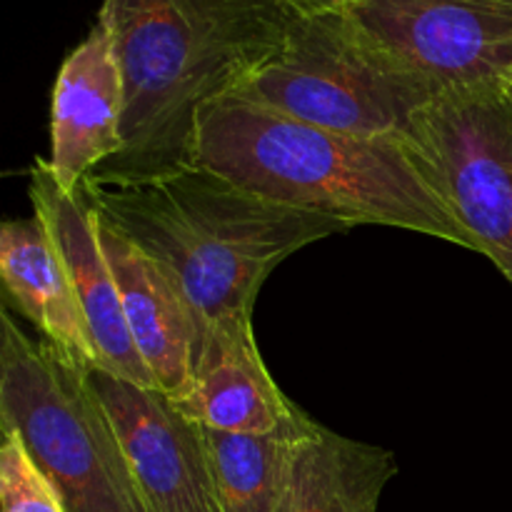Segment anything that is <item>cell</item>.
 Instances as JSON below:
<instances>
[{
    "mask_svg": "<svg viewBox=\"0 0 512 512\" xmlns=\"http://www.w3.org/2000/svg\"><path fill=\"white\" fill-rule=\"evenodd\" d=\"M125 83L123 150L88 178H150L195 163L205 105L233 95L280 48L288 0H105Z\"/></svg>",
    "mask_w": 512,
    "mask_h": 512,
    "instance_id": "cell-1",
    "label": "cell"
},
{
    "mask_svg": "<svg viewBox=\"0 0 512 512\" xmlns=\"http://www.w3.org/2000/svg\"><path fill=\"white\" fill-rule=\"evenodd\" d=\"M98 220L173 278L203 328L253 318L265 278L348 225L270 203L200 163L150 178H85Z\"/></svg>",
    "mask_w": 512,
    "mask_h": 512,
    "instance_id": "cell-2",
    "label": "cell"
},
{
    "mask_svg": "<svg viewBox=\"0 0 512 512\" xmlns=\"http://www.w3.org/2000/svg\"><path fill=\"white\" fill-rule=\"evenodd\" d=\"M195 163L270 203L348 228L385 225L473 250L400 138L338 133L248 100L220 98L198 118Z\"/></svg>",
    "mask_w": 512,
    "mask_h": 512,
    "instance_id": "cell-3",
    "label": "cell"
},
{
    "mask_svg": "<svg viewBox=\"0 0 512 512\" xmlns=\"http://www.w3.org/2000/svg\"><path fill=\"white\" fill-rule=\"evenodd\" d=\"M0 428L18 435L68 512H145L85 368L0 315Z\"/></svg>",
    "mask_w": 512,
    "mask_h": 512,
    "instance_id": "cell-4",
    "label": "cell"
},
{
    "mask_svg": "<svg viewBox=\"0 0 512 512\" xmlns=\"http://www.w3.org/2000/svg\"><path fill=\"white\" fill-rule=\"evenodd\" d=\"M228 98L338 133L400 138L438 93L333 10L298 15L283 48Z\"/></svg>",
    "mask_w": 512,
    "mask_h": 512,
    "instance_id": "cell-5",
    "label": "cell"
},
{
    "mask_svg": "<svg viewBox=\"0 0 512 512\" xmlns=\"http://www.w3.org/2000/svg\"><path fill=\"white\" fill-rule=\"evenodd\" d=\"M400 143L475 253L512 285V105L503 90L438 95Z\"/></svg>",
    "mask_w": 512,
    "mask_h": 512,
    "instance_id": "cell-6",
    "label": "cell"
},
{
    "mask_svg": "<svg viewBox=\"0 0 512 512\" xmlns=\"http://www.w3.org/2000/svg\"><path fill=\"white\" fill-rule=\"evenodd\" d=\"M343 13L438 95L503 90L512 75V0H358Z\"/></svg>",
    "mask_w": 512,
    "mask_h": 512,
    "instance_id": "cell-7",
    "label": "cell"
},
{
    "mask_svg": "<svg viewBox=\"0 0 512 512\" xmlns=\"http://www.w3.org/2000/svg\"><path fill=\"white\" fill-rule=\"evenodd\" d=\"M128 458L145 512H220L203 425L158 388L85 368Z\"/></svg>",
    "mask_w": 512,
    "mask_h": 512,
    "instance_id": "cell-8",
    "label": "cell"
},
{
    "mask_svg": "<svg viewBox=\"0 0 512 512\" xmlns=\"http://www.w3.org/2000/svg\"><path fill=\"white\" fill-rule=\"evenodd\" d=\"M30 200L63 255L93 345L95 368L143 388H155L150 370L130 338L113 268L100 240L98 213L90 205L83 183L75 190H65L48 160L38 158L30 168Z\"/></svg>",
    "mask_w": 512,
    "mask_h": 512,
    "instance_id": "cell-9",
    "label": "cell"
},
{
    "mask_svg": "<svg viewBox=\"0 0 512 512\" xmlns=\"http://www.w3.org/2000/svg\"><path fill=\"white\" fill-rule=\"evenodd\" d=\"M125 83L113 30L98 13L88 38L65 58L50 108V170L65 190L123 150Z\"/></svg>",
    "mask_w": 512,
    "mask_h": 512,
    "instance_id": "cell-10",
    "label": "cell"
},
{
    "mask_svg": "<svg viewBox=\"0 0 512 512\" xmlns=\"http://www.w3.org/2000/svg\"><path fill=\"white\" fill-rule=\"evenodd\" d=\"M100 240L113 268L135 350L150 370L155 388L183 403L193 393L198 318L173 278L143 250L103 223Z\"/></svg>",
    "mask_w": 512,
    "mask_h": 512,
    "instance_id": "cell-11",
    "label": "cell"
},
{
    "mask_svg": "<svg viewBox=\"0 0 512 512\" xmlns=\"http://www.w3.org/2000/svg\"><path fill=\"white\" fill-rule=\"evenodd\" d=\"M178 405L203 428L223 433H270L298 408L265 368L250 318L205 325L195 355L193 393Z\"/></svg>",
    "mask_w": 512,
    "mask_h": 512,
    "instance_id": "cell-12",
    "label": "cell"
},
{
    "mask_svg": "<svg viewBox=\"0 0 512 512\" xmlns=\"http://www.w3.org/2000/svg\"><path fill=\"white\" fill-rule=\"evenodd\" d=\"M0 275L8 295L43 333L45 343L80 368L98 365L63 255L38 213L3 223Z\"/></svg>",
    "mask_w": 512,
    "mask_h": 512,
    "instance_id": "cell-13",
    "label": "cell"
},
{
    "mask_svg": "<svg viewBox=\"0 0 512 512\" xmlns=\"http://www.w3.org/2000/svg\"><path fill=\"white\" fill-rule=\"evenodd\" d=\"M395 475L398 460L390 450L313 420L290 455L278 512H378Z\"/></svg>",
    "mask_w": 512,
    "mask_h": 512,
    "instance_id": "cell-14",
    "label": "cell"
},
{
    "mask_svg": "<svg viewBox=\"0 0 512 512\" xmlns=\"http://www.w3.org/2000/svg\"><path fill=\"white\" fill-rule=\"evenodd\" d=\"M313 418L295 408L270 433L203 428L220 512H278L290 455Z\"/></svg>",
    "mask_w": 512,
    "mask_h": 512,
    "instance_id": "cell-15",
    "label": "cell"
},
{
    "mask_svg": "<svg viewBox=\"0 0 512 512\" xmlns=\"http://www.w3.org/2000/svg\"><path fill=\"white\" fill-rule=\"evenodd\" d=\"M0 512H68L13 433H3L0 448Z\"/></svg>",
    "mask_w": 512,
    "mask_h": 512,
    "instance_id": "cell-16",
    "label": "cell"
},
{
    "mask_svg": "<svg viewBox=\"0 0 512 512\" xmlns=\"http://www.w3.org/2000/svg\"><path fill=\"white\" fill-rule=\"evenodd\" d=\"M298 15H318V13H333V10L350 8L358 0H288Z\"/></svg>",
    "mask_w": 512,
    "mask_h": 512,
    "instance_id": "cell-17",
    "label": "cell"
},
{
    "mask_svg": "<svg viewBox=\"0 0 512 512\" xmlns=\"http://www.w3.org/2000/svg\"><path fill=\"white\" fill-rule=\"evenodd\" d=\"M503 95L505 98H508V103L512 105V75L508 80H505V85H503Z\"/></svg>",
    "mask_w": 512,
    "mask_h": 512,
    "instance_id": "cell-18",
    "label": "cell"
}]
</instances>
